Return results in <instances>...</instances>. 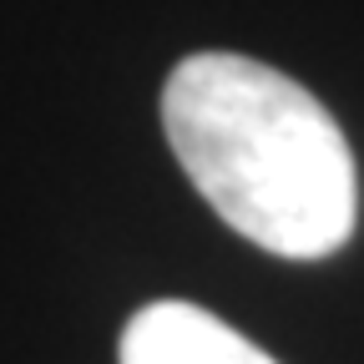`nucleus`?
Instances as JSON below:
<instances>
[{
	"mask_svg": "<svg viewBox=\"0 0 364 364\" xmlns=\"http://www.w3.org/2000/svg\"><path fill=\"white\" fill-rule=\"evenodd\" d=\"M167 142L213 213L279 258H324L359 213L354 152L324 102L253 56L198 51L162 86Z\"/></svg>",
	"mask_w": 364,
	"mask_h": 364,
	"instance_id": "obj_1",
	"label": "nucleus"
},
{
	"mask_svg": "<svg viewBox=\"0 0 364 364\" xmlns=\"http://www.w3.org/2000/svg\"><path fill=\"white\" fill-rule=\"evenodd\" d=\"M117 354L122 364H273L253 339L228 329L218 314L177 299L136 309L122 329Z\"/></svg>",
	"mask_w": 364,
	"mask_h": 364,
	"instance_id": "obj_2",
	"label": "nucleus"
}]
</instances>
